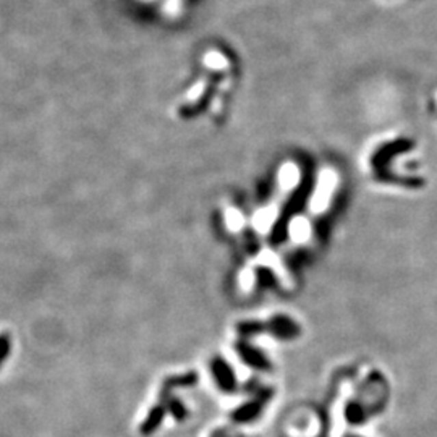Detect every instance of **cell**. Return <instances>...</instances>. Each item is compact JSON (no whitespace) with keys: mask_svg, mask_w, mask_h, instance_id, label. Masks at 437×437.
Wrapping results in <instances>:
<instances>
[]
</instances>
